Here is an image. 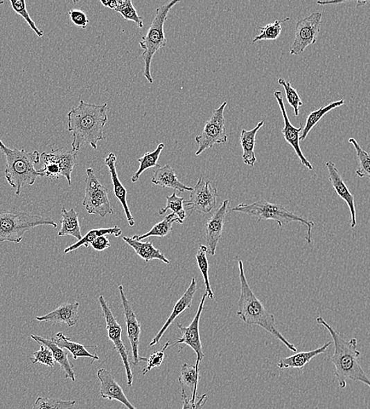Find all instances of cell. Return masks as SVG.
Masks as SVG:
<instances>
[{
    "label": "cell",
    "instance_id": "681fc988",
    "mask_svg": "<svg viewBox=\"0 0 370 409\" xmlns=\"http://www.w3.org/2000/svg\"><path fill=\"white\" fill-rule=\"evenodd\" d=\"M100 3L104 6V7L108 8L109 9L116 10L118 8V3L117 0H107V1H100Z\"/></svg>",
    "mask_w": 370,
    "mask_h": 409
},
{
    "label": "cell",
    "instance_id": "52a82bcc",
    "mask_svg": "<svg viewBox=\"0 0 370 409\" xmlns=\"http://www.w3.org/2000/svg\"><path fill=\"white\" fill-rule=\"evenodd\" d=\"M179 0H173L156 9L155 18L150 26L147 35L142 37L140 42L141 48L143 50L142 60L144 62L143 76L150 84L154 83L151 73V66L153 57L157 51L166 47L167 39L165 36L164 24L168 19L170 10L177 4Z\"/></svg>",
    "mask_w": 370,
    "mask_h": 409
},
{
    "label": "cell",
    "instance_id": "74e56055",
    "mask_svg": "<svg viewBox=\"0 0 370 409\" xmlns=\"http://www.w3.org/2000/svg\"><path fill=\"white\" fill-rule=\"evenodd\" d=\"M290 18H286L282 20L275 21L274 23H270L263 27H258L259 30H261V33L258 36L256 37L253 39V43H257L262 42V40H275L280 37L283 23L288 21Z\"/></svg>",
    "mask_w": 370,
    "mask_h": 409
},
{
    "label": "cell",
    "instance_id": "f1b7e54d",
    "mask_svg": "<svg viewBox=\"0 0 370 409\" xmlns=\"http://www.w3.org/2000/svg\"><path fill=\"white\" fill-rule=\"evenodd\" d=\"M53 154L56 163L61 170V176L67 179L68 185H72L71 174L73 171L78 152L67 151L60 148L51 152Z\"/></svg>",
    "mask_w": 370,
    "mask_h": 409
},
{
    "label": "cell",
    "instance_id": "ab89813d",
    "mask_svg": "<svg viewBox=\"0 0 370 409\" xmlns=\"http://www.w3.org/2000/svg\"><path fill=\"white\" fill-rule=\"evenodd\" d=\"M76 405L75 401H63L50 399V397H38L34 402L32 409H73Z\"/></svg>",
    "mask_w": 370,
    "mask_h": 409
},
{
    "label": "cell",
    "instance_id": "836d02e7",
    "mask_svg": "<svg viewBox=\"0 0 370 409\" xmlns=\"http://www.w3.org/2000/svg\"><path fill=\"white\" fill-rule=\"evenodd\" d=\"M164 148L165 144L161 143L159 144L157 148H156L154 152H146L143 154V156L138 158L137 161H139V163H140V167H139L138 170L132 177V183H136L140 180V177L143 174V172L148 170L153 169L155 167H158V168L160 167L158 164V161L160 158V154L161 152L164 151Z\"/></svg>",
    "mask_w": 370,
    "mask_h": 409
},
{
    "label": "cell",
    "instance_id": "7c38bea8",
    "mask_svg": "<svg viewBox=\"0 0 370 409\" xmlns=\"http://www.w3.org/2000/svg\"><path fill=\"white\" fill-rule=\"evenodd\" d=\"M217 198V188L212 185L211 181H206L200 177L191 192L189 200L185 201L184 203L191 214L196 212L200 215H207L215 208Z\"/></svg>",
    "mask_w": 370,
    "mask_h": 409
},
{
    "label": "cell",
    "instance_id": "9a60e30c",
    "mask_svg": "<svg viewBox=\"0 0 370 409\" xmlns=\"http://www.w3.org/2000/svg\"><path fill=\"white\" fill-rule=\"evenodd\" d=\"M274 97L277 102H279L282 117L283 119H284V128H283L281 131L283 136H284L285 141L289 145L293 148L294 152H296L300 161H301V164L305 166L306 169L313 170V165H312L304 156L301 147H300L299 145L300 136H301L303 130V125H300L299 128H296V127H294L290 122V120H289L286 112L284 99H283L281 96V91H274Z\"/></svg>",
    "mask_w": 370,
    "mask_h": 409
},
{
    "label": "cell",
    "instance_id": "8fae6325",
    "mask_svg": "<svg viewBox=\"0 0 370 409\" xmlns=\"http://www.w3.org/2000/svg\"><path fill=\"white\" fill-rule=\"evenodd\" d=\"M322 14L314 12L297 21L290 55H299L310 45L317 43L321 30Z\"/></svg>",
    "mask_w": 370,
    "mask_h": 409
},
{
    "label": "cell",
    "instance_id": "44dd1931",
    "mask_svg": "<svg viewBox=\"0 0 370 409\" xmlns=\"http://www.w3.org/2000/svg\"><path fill=\"white\" fill-rule=\"evenodd\" d=\"M104 161H105V164L107 166L109 174H111L114 196L118 199L121 206H123L127 221H128L130 227H134L135 226V220L131 214L128 203H127V191L123 184L119 180L116 170V155L114 153H109Z\"/></svg>",
    "mask_w": 370,
    "mask_h": 409
},
{
    "label": "cell",
    "instance_id": "d4e9b609",
    "mask_svg": "<svg viewBox=\"0 0 370 409\" xmlns=\"http://www.w3.org/2000/svg\"><path fill=\"white\" fill-rule=\"evenodd\" d=\"M124 242L134 250L136 255L143 259L146 262L152 260H159L166 264H170V262L167 259L164 253L158 249H156L151 242H146L143 243L142 241L137 240L134 237H127L124 236Z\"/></svg>",
    "mask_w": 370,
    "mask_h": 409
},
{
    "label": "cell",
    "instance_id": "5bb4252c",
    "mask_svg": "<svg viewBox=\"0 0 370 409\" xmlns=\"http://www.w3.org/2000/svg\"><path fill=\"white\" fill-rule=\"evenodd\" d=\"M207 293L205 292L202 296L200 307L193 320L189 326L185 327L177 322V326L178 329L182 332V337L177 338V341L173 345V347H176L178 344H185L188 347L194 350L197 359H196L195 366L200 368V365L202 359L204 358L205 354L202 351L200 334V322L202 311L204 309V303Z\"/></svg>",
    "mask_w": 370,
    "mask_h": 409
},
{
    "label": "cell",
    "instance_id": "f6af8a7d",
    "mask_svg": "<svg viewBox=\"0 0 370 409\" xmlns=\"http://www.w3.org/2000/svg\"><path fill=\"white\" fill-rule=\"evenodd\" d=\"M170 342H167L163 349L161 351H155L147 361L148 365L143 368L142 374L146 376L149 372H151L153 368L159 367L163 364L165 358V352L167 349L169 348Z\"/></svg>",
    "mask_w": 370,
    "mask_h": 409
},
{
    "label": "cell",
    "instance_id": "d6986e66",
    "mask_svg": "<svg viewBox=\"0 0 370 409\" xmlns=\"http://www.w3.org/2000/svg\"><path fill=\"white\" fill-rule=\"evenodd\" d=\"M80 303L64 302L51 313L37 316L36 320L39 322H51V324H66L68 327H73L77 325L80 316L78 314Z\"/></svg>",
    "mask_w": 370,
    "mask_h": 409
},
{
    "label": "cell",
    "instance_id": "277c9868",
    "mask_svg": "<svg viewBox=\"0 0 370 409\" xmlns=\"http://www.w3.org/2000/svg\"><path fill=\"white\" fill-rule=\"evenodd\" d=\"M0 152L7 161L6 180L15 190L16 195H21L23 188L33 185L37 177H42L34 167L40 161V154L37 151L28 152L25 149H10L0 140Z\"/></svg>",
    "mask_w": 370,
    "mask_h": 409
},
{
    "label": "cell",
    "instance_id": "ba28073f",
    "mask_svg": "<svg viewBox=\"0 0 370 409\" xmlns=\"http://www.w3.org/2000/svg\"><path fill=\"white\" fill-rule=\"evenodd\" d=\"M85 198L82 201L87 212L89 215L105 217L114 215V210L108 197V190L98 180L94 169L86 170Z\"/></svg>",
    "mask_w": 370,
    "mask_h": 409
},
{
    "label": "cell",
    "instance_id": "7402d4cb",
    "mask_svg": "<svg viewBox=\"0 0 370 409\" xmlns=\"http://www.w3.org/2000/svg\"><path fill=\"white\" fill-rule=\"evenodd\" d=\"M152 183L164 188L175 189L181 193L193 191V188L184 185L178 180L175 169L170 165L160 166L155 170Z\"/></svg>",
    "mask_w": 370,
    "mask_h": 409
},
{
    "label": "cell",
    "instance_id": "603a6c76",
    "mask_svg": "<svg viewBox=\"0 0 370 409\" xmlns=\"http://www.w3.org/2000/svg\"><path fill=\"white\" fill-rule=\"evenodd\" d=\"M331 345L332 342H328L322 345L320 348L310 351H306V352L294 354L290 356L285 357V358H281L277 362V367H279L280 370H288V368H298V370H303V368L306 365H308L310 361L313 360L315 357L325 354Z\"/></svg>",
    "mask_w": 370,
    "mask_h": 409
},
{
    "label": "cell",
    "instance_id": "3957f363",
    "mask_svg": "<svg viewBox=\"0 0 370 409\" xmlns=\"http://www.w3.org/2000/svg\"><path fill=\"white\" fill-rule=\"evenodd\" d=\"M238 266L240 296L238 301L239 310L236 313L237 316L247 325H256L263 327V329L279 339L283 344H285L288 349L297 353V347L292 343H289L288 339L283 336L282 334L277 329L274 315L268 312L263 302L253 293L250 285L247 283L245 273L244 262L242 260L239 261Z\"/></svg>",
    "mask_w": 370,
    "mask_h": 409
},
{
    "label": "cell",
    "instance_id": "83f0119b",
    "mask_svg": "<svg viewBox=\"0 0 370 409\" xmlns=\"http://www.w3.org/2000/svg\"><path fill=\"white\" fill-rule=\"evenodd\" d=\"M51 341L62 349H66L73 355L74 360H78L79 357H89L95 361H99L100 357L96 354H92L87 350L85 345L71 341V338L67 337L62 332H58L51 338Z\"/></svg>",
    "mask_w": 370,
    "mask_h": 409
},
{
    "label": "cell",
    "instance_id": "d590c367",
    "mask_svg": "<svg viewBox=\"0 0 370 409\" xmlns=\"http://www.w3.org/2000/svg\"><path fill=\"white\" fill-rule=\"evenodd\" d=\"M40 158L44 163L42 168L38 170L42 177H47L49 180L54 181L62 176L60 166L57 164L53 154L44 152L40 154Z\"/></svg>",
    "mask_w": 370,
    "mask_h": 409
},
{
    "label": "cell",
    "instance_id": "60d3db41",
    "mask_svg": "<svg viewBox=\"0 0 370 409\" xmlns=\"http://www.w3.org/2000/svg\"><path fill=\"white\" fill-rule=\"evenodd\" d=\"M117 12L120 13L126 21H131L136 23L139 28L143 27V19L138 15L132 0H118Z\"/></svg>",
    "mask_w": 370,
    "mask_h": 409
},
{
    "label": "cell",
    "instance_id": "5b68a950",
    "mask_svg": "<svg viewBox=\"0 0 370 409\" xmlns=\"http://www.w3.org/2000/svg\"><path fill=\"white\" fill-rule=\"evenodd\" d=\"M44 226L57 228V224L49 217L33 215L17 209H0V243L19 244L26 233Z\"/></svg>",
    "mask_w": 370,
    "mask_h": 409
},
{
    "label": "cell",
    "instance_id": "7bdbcfd3",
    "mask_svg": "<svg viewBox=\"0 0 370 409\" xmlns=\"http://www.w3.org/2000/svg\"><path fill=\"white\" fill-rule=\"evenodd\" d=\"M279 84L284 88L288 104L293 108L294 116L298 117L299 109L303 105L298 91L292 87L290 82H287L285 79H279Z\"/></svg>",
    "mask_w": 370,
    "mask_h": 409
},
{
    "label": "cell",
    "instance_id": "8d00e7d4",
    "mask_svg": "<svg viewBox=\"0 0 370 409\" xmlns=\"http://www.w3.org/2000/svg\"><path fill=\"white\" fill-rule=\"evenodd\" d=\"M349 143L355 147L360 165L355 170L356 175L360 178H370V154L363 149L355 138L351 137Z\"/></svg>",
    "mask_w": 370,
    "mask_h": 409
},
{
    "label": "cell",
    "instance_id": "e0dca14e",
    "mask_svg": "<svg viewBox=\"0 0 370 409\" xmlns=\"http://www.w3.org/2000/svg\"><path fill=\"white\" fill-rule=\"evenodd\" d=\"M326 166L328 172V180L336 191L340 199H342L346 205H348L351 214V228L354 229L357 226V214L355 208V199L354 195L351 193L348 186L346 185L342 176L331 161H328Z\"/></svg>",
    "mask_w": 370,
    "mask_h": 409
},
{
    "label": "cell",
    "instance_id": "8992f818",
    "mask_svg": "<svg viewBox=\"0 0 370 409\" xmlns=\"http://www.w3.org/2000/svg\"><path fill=\"white\" fill-rule=\"evenodd\" d=\"M233 211L256 217L258 223L262 221H274L279 224L280 228H283L292 222L301 223L308 228V234H306V242L308 244L312 243V229L315 227V224L288 210L285 206L271 203L267 200L261 199L251 204L241 203L237 205L234 207Z\"/></svg>",
    "mask_w": 370,
    "mask_h": 409
},
{
    "label": "cell",
    "instance_id": "cb8c5ba5",
    "mask_svg": "<svg viewBox=\"0 0 370 409\" xmlns=\"http://www.w3.org/2000/svg\"><path fill=\"white\" fill-rule=\"evenodd\" d=\"M31 338L39 345H44L49 347L52 354H53L55 362L59 364L62 370L65 372V377L71 379L73 382L76 381V376L73 371V365L69 360V353L64 349H62L57 345L51 339L44 338L42 336L32 335Z\"/></svg>",
    "mask_w": 370,
    "mask_h": 409
},
{
    "label": "cell",
    "instance_id": "7a4b0ae2",
    "mask_svg": "<svg viewBox=\"0 0 370 409\" xmlns=\"http://www.w3.org/2000/svg\"><path fill=\"white\" fill-rule=\"evenodd\" d=\"M317 325L325 327L333 338L334 354L331 356V362L335 366V376L337 379L340 389L346 387V380L366 384L370 388V379L363 370L358 357L361 353L357 349L358 341L352 338L346 341L343 335L337 331L324 320L321 316L316 320Z\"/></svg>",
    "mask_w": 370,
    "mask_h": 409
},
{
    "label": "cell",
    "instance_id": "bcb514c9",
    "mask_svg": "<svg viewBox=\"0 0 370 409\" xmlns=\"http://www.w3.org/2000/svg\"><path fill=\"white\" fill-rule=\"evenodd\" d=\"M182 409H202L207 401V395L202 394L197 401L190 399L184 388H182Z\"/></svg>",
    "mask_w": 370,
    "mask_h": 409
},
{
    "label": "cell",
    "instance_id": "e575fe53",
    "mask_svg": "<svg viewBox=\"0 0 370 409\" xmlns=\"http://www.w3.org/2000/svg\"><path fill=\"white\" fill-rule=\"evenodd\" d=\"M207 253L208 247L204 245H200V249L197 253H196L195 258L196 262H197V266L200 270L202 278H204L207 297L213 300V299L215 298V296H213V293L212 291L210 283L209 263H208L207 260Z\"/></svg>",
    "mask_w": 370,
    "mask_h": 409
},
{
    "label": "cell",
    "instance_id": "b9f144b4",
    "mask_svg": "<svg viewBox=\"0 0 370 409\" xmlns=\"http://www.w3.org/2000/svg\"><path fill=\"white\" fill-rule=\"evenodd\" d=\"M10 3L11 7H12L13 10L15 11V13L20 15L21 18L28 23V25L30 26L31 30L36 33V35L39 38L43 37L44 33L43 30H39L36 25V23H35L31 19L30 14L28 12L26 3L24 0H10Z\"/></svg>",
    "mask_w": 370,
    "mask_h": 409
},
{
    "label": "cell",
    "instance_id": "f546056e",
    "mask_svg": "<svg viewBox=\"0 0 370 409\" xmlns=\"http://www.w3.org/2000/svg\"><path fill=\"white\" fill-rule=\"evenodd\" d=\"M121 234H123V230H121L117 226L109 228L91 229L84 236V237H82V239L77 242L76 244L68 246L67 248L64 250V253L65 255H67L69 253L78 250L80 247L82 246H85L86 248H88L92 242L95 241L99 237H101V236L112 235L115 236V237H119Z\"/></svg>",
    "mask_w": 370,
    "mask_h": 409
},
{
    "label": "cell",
    "instance_id": "c3c4849f",
    "mask_svg": "<svg viewBox=\"0 0 370 409\" xmlns=\"http://www.w3.org/2000/svg\"><path fill=\"white\" fill-rule=\"evenodd\" d=\"M90 246L98 252H102L109 248L111 247V243H109L107 236L104 235L92 242Z\"/></svg>",
    "mask_w": 370,
    "mask_h": 409
},
{
    "label": "cell",
    "instance_id": "6da1fadb",
    "mask_svg": "<svg viewBox=\"0 0 370 409\" xmlns=\"http://www.w3.org/2000/svg\"><path fill=\"white\" fill-rule=\"evenodd\" d=\"M108 106L91 104L80 100L77 107L69 111L68 131L73 137L72 151L79 152L80 148L89 144L97 149V144L103 140V130L107 123Z\"/></svg>",
    "mask_w": 370,
    "mask_h": 409
},
{
    "label": "cell",
    "instance_id": "2e32d148",
    "mask_svg": "<svg viewBox=\"0 0 370 409\" xmlns=\"http://www.w3.org/2000/svg\"><path fill=\"white\" fill-rule=\"evenodd\" d=\"M229 200H224L215 214L208 219L206 223L205 233L208 253H210L211 256L216 255L218 242L222 237L224 224L229 212Z\"/></svg>",
    "mask_w": 370,
    "mask_h": 409
},
{
    "label": "cell",
    "instance_id": "4316f807",
    "mask_svg": "<svg viewBox=\"0 0 370 409\" xmlns=\"http://www.w3.org/2000/svg\"><path fill=\"white\" fill-rule=\"evenodd\" d=\"M61 228L58 236H72L78 241L82 239L78 212L74 209H62Z\"/></svg>",
    "mask_w": 370,
    "mask_h": 409
},
{
    "label": "cell",
    "instance_id": "ac0fdd59",
    "mask_svg": "<svg viewBox=\"0 0 370 409\" xmlns=\"http://www.w3.org/2000/svg\"><path fill=\"white\" fill-rule=\"evenodd\" d=\"M97 378L100 381V395L103 399L118 401L128 409H137L127 399L123 388L117 383L112 373L106 368H100L97 372Z\"/></svg>",
    "mask_w": 370,
    "mask_h": 409
},
{
    "label": "cell",
    "instance_id": "9c48e42d",
    "mask_svg": "<svg viewBox=\"0 0 370 409\" xmlns=\"http://www.w3.org/2000/svg\"><path fill=\"white\" fill-rule=\"evenodd\" d=\"M228 105L227 102H224L221 106L213 109L211 117L207 120L202 134L195 137V143H197L198 149L195 152L196 156H199L207 149L212 148L217 144H225L228 141L227 128H225V120L224 111Z\"/></svg>",
    "mask_w": 370,
    "mask_h": 409
},
{
    "label": "cell",
    "instance_id": "4dcf8cb0",
    "mask_svg": "<svg viewBox=\"0 0 370 409\" xmlns=\"http://www.w3.org/2000/svg\"><path fill=\"white\" fill-rule=\"evenodd\" d=\"M200 380V368L184 363L182 365L180 376L178 378L179 384L182 388H188L193 392L192 399L196 401L197 397L198 383Z\"/></svg>",
    "mask_w": 370,
    "mask_h": 409
},
{
    "label": "cell",
    "instance_id": "ee69618b",
    "mask_svg": "<svg viewBox=\"0 0 370 409\" xmlns=\"http://www.w3.org/2000/svg\"><path fill=\"white\" fill-rule=\"evenodd\" d=\"M33 365L42 364L43 365L53 367L55 364L53 354L51 350L44 345H40V349L34 352L30 358Z\"/></svg>",
    "mask_w": 370,
    "mask_h": 409
},
{
    "label": "cell",
    "instance_id": "30bf717a",
    "mask_svg": "<svg viewBox=\"0 0 370 409\" xmlns=\"http://www.w3.org/2000/svg\"><path fill=\"white\" fill-rule=\"evenodd\" d=\"M99 302L104 318H105L108 338L109 341L113 343L114 349L118 351L121 360H123L126 373L127 384L131 388L134 384V374H132L130 365L128 350H127L123 338H121L123 333V327L118 324L116 318H114L112 309H109L106 299L103 296L99 297Z\"/></svg>",
    "mask_w": 370,
    "mask_h": 409
},
{
    "label": "cell",
    "instance_id": "ffe728a7",
    "mask_svg": "<svg viewBox=\"0 0 370 409\" xmlns=\"http://www.w3.org/2000/svg\"><path fill=\"white\" fill-rule=\"evenodd\" d=\"M196 290H197V282H196L195 278H193L192 283H191L186 291L184 292L182 298L175 304L169 318L166 320L164 325L161 328L157 335L153 338L152 341L150 343V347H154V345L158 344L167 329L173 324V322L175 321L178 316L184 312L185 310L191 307Z\"/></svg>",
    "mask_w": 370,
    "mask_h": 409
},
{
    "label": "cell",
    "instance_id": "4fadbf2b",
    "mask_svg": "<svg viewBox=\"0 0 370 409\" xmlns=\"http://www.w3.org/2000/svg\"><path fill=\"white\" fill-rule=\"evenodd\" d=\"M121 304H123L127 328V336L130 340L132 354V365L138 366L141 361H147L146 357H141L139 354L140 347L141 326L132 309L128 298H126L123 285L118 286Z\"/></svg>",
    "mask_w": 370,
    "mask_h": 409
},
{
    "label": "cell",
    "instance_id": "484cf974",
    "mask_svg": "<svg viewBox=\"0 0 370 409\" xmlns=\"http://www.w3.org/2000/svg\"><path fill=\"white\" fill-rule=\"evenodd\" d=\"M264 123V120H261L253 129L249 131L242 129L241 131L240 140L243 149L242 158L244 163L247 165L253 167L256 163V155L254 153L256 135L258 131L263 128Z\"/></svg>",
    "mask_w": 370,
    "mask_h": 409
},
{
    "label": "cell",
    "instance_id": "7dc6e473",
    "mask_svg": "<svg viewBox=\"0 0 370 409\" xmlns=\"http://www.w3.org/2000/svg\"><path fill=\"white\" fill-rule=\"evenodd\" d=\"M69 15L75 26L86 28L89 24L88 17L82 10L72 9L69 10Z\"/></svg>",
    "mask_w": 370,
    "mask_h": 409
},
{
    "label": "cell",
    "instance_id": "1f68e13d",
    "mask_svg": "<svg viewBox=\"0 0 370 409\" xmlns=\"http://www.w3.org/2000/svg\"><path fill=\"white\" fill-rule=\"evenodd\" d=\"M345 100L342 99L329 103L328 105L321 107L319 109H317V111L311 112L308 115V119H306V125L303 127L301 136H300V141H304L306 138H308L310 131L315 128L316 125L319 123L328 112L332 111L334 109L343 106Z\"/></svg>",
    "mask_w": 370,
    "mask_h": 409
},
{
    "label": "cell",
    "instance_id": "d6a6232c",
    "mask_svg": "<svg viewBox=\"0 0 370 409\" xmlns=\"http://www.w3.org/2000/svg\"><path fill=\"white\" fill-rule=\"evenodd\" d=\"M175 223L183 224L184 222L176 217L175 214L171 212V214L166 216L163 221L156 224L148 233L142 235H134L132 236V237L140 241L152 237V236H155V237L164 238L171 233L173 224Z\"/></svg>",
    "mask_w": 370,
    "mask_h": 409
},
{
    "label": "cell",
    "instance_id": "f35d334b",
    "mask_svg": "<svg viewBox=\"0 0 370 409\" xmlns=\"http://www.w3.org/2000/svg\"><path fill=\"white\" fill-rule=\"evenodd\" d=\"M184 199L178 197L176 193H173L166 197V206L159 211L160 215H166V211L171 210L180 220L184 222L186 218V211L184 208Z\"/></svg>",
    "mask_w": 370,
    "mask_h": 409
}]
</instances>
